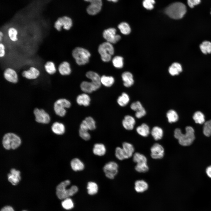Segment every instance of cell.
<instances>
[{
	"mask_svg": "<svg viewBox=\"0 0 211 211\" xmlns=\"http://www.w3.org/2000/svg\"><path fill=\"white\" fill-rule=\"evenodd\" d=\"M186 132L182 133L179 128H176L174 131V137L178 141L180 144L183 146H188L191 144L195 139L194 130L191 126L186 128Z\"/></svg>",
	"mask_w": 211,
	"mask_h": 211,
	"instance_id": "6da1fadb",
	"label": "cell"
},
{
	"mask_svg": "<svg viewBox=\"0 0 211 211\" xmlns=\"http://www.w3.org/2000/svg\"><path fill=\"white\" fill-rule=\"evenodd\" d=\"M186 6L180 2L173 3L165 9V13L170 18L175 19L182 18L187 11Z\"/></svg>",
	"mask_w": 211,
	"mask_h": 211,
	"instance_id": "7a4b0ae2",
	"label": "cell"
},
{
	"mask_svg": "<svg viewBox=\"0 0 211 211\" xmlns=\"http://www.w3.org/2000/svg\"><path fill=\"white\" fill-rule=\"evenodd\" d=\"M70 184V181L67 180L61 182L57 186L56 195L59 199H64L77 192L78 189L76 186H72L70 188L67 189V186Z\"/></svg>",
	"mask_w": 211,
	"mask_h": 211,
	"instance_id": "3957f363",
	"label": "cell"
},
{
	"mask_svg": "<svg viewBox=\"0 0 211 211\" xmlns=\"http://www.w3.org/2000/svg\"><path fill=\"white\" fill-rule=\"evenodd\" d=\"M21 140L20 137L13 133H8L3 136L2 144L6 149H15L21 144Z\"/></svg>",
	"mask_w": 211,
	"mask_h": 211,
	"instance_id": "277c9868",
	"label": "cell"
},
{
	"mask_svg": "<svg viewBox=\"0 0 211 211\" xmlns=\"http://www.w3.org/2000/svg\"><path fill=\"white\" fill-rule=\"evenodd\" d=\"M72 55L76 63L81 65H84L89 62L91 54L86 49L77 47L72 51Z\"/></svg>",
	"mask_w": 211,
	"mask_h": 211,
	"instance_id": "5b68a950",
	"label": "cell"
},
{
	"mask_svg": "<svg viewBox=\"0 0 211 211\" xmlns=\"http://www.w3.org/2000/svg\"><path fill=\"white\" fill-rule=\"evenodd\" d=\"M98 52L102 60L107 62L111 60L112 56L114 54V50L112 44L106 41L99 45Z\"/></svg>",
	"mask_w": 211,
	"mask_h": 211,
	"instance_id": "8992f818",
	"label": "cell"
},
{
	"mask_svg": "<svg viewBox=\"0 0 211 211\" xmlns=\"http://www.w3.org/2000/svg\"><path fill=\"white\" fill-rule=\"evenodd\" d=\"M71 106L70 102L65 98H60L56 101L54 104V110L55 114L60 117H63L66 114L65 108Z\"/></svg>",
	"mask_w": 211,
	"mask_h": 211,
	"instance_id": "52a82bcc",
	"label": "cell"
},
{
	"mask_svg": "<svg viewBox=\"0 0 211 211\" xmlns=\"http://www.w3.org/2000/svg\"><path fill=\"white\" fill-rule=\"evenodd\" d=\"M72 25L71 19L67 16H64L59 18L55 22L54 28L58 31H60L62 27L64 29L68 30L70 29Z\"/></svg>",
	"mask_w": 211,
	"mask_h": 211,
	"instance_id": "ba28073f",
	"label": "cell"
},
{
	"mask_svg": "<svg viewBox=\"0 0 211 211\" xmlns=\"http://www.w3.org/2000/svg\"><path fill=\"white\" fill-rule=\"evenodd\" d=\"M118 165L115 162L110 161L103 166V170L106 176L110 179H113L118 172Z\"/></svg>",
	"mask_w": 211,
	"mask_h": 211,
	"instance_id": "9c48e42d",
	"label": "cell"
},
{
	"mask_svg": "<svg viewBox=\"0 0 211 211\" xmlns=\"http://www.w3.org/2000/svg\"><path fill=\"white\" fill-rule=\"evenodd\" d=\"M33 114L37 122L43 124L49 123L50 120V116L44 109L35 108L33 110Z\"/></svg>",
	"mask_w": 211,
	"mask_h": 211,
	"instance_id": "30bf717a",
	"label": "cell"
},
{
	"mask_svg": "<svg viewBox=\"0 0 211 211\" xmlns=\"http://www.w3.org/2000/svg\"><path fill=\"white\" fill-rule=\"evenodd\" d=\"M116 30L114 28H110L105 30L103 32V36L107 42L115 44L121 39L120 36L116 34Z\"/></svg>",
	"mask_w": 211,
	"mask_h": 211,
	"instance_id": "8fae6325",
	"label": "cell"
},
{
	"mask_svg": "<svg viewBox=\"0 0 211 211\" xmlns=\"http://www.w3.org/2000/svg\"><path fill=\"white\" fill-rule=\"evenodd\" d=\"M90 2V4L87 8L88 13L94 15L98 13L101 10L102 6L101 0H84Z\"/></svg>",
	"mask_w": 211,
	"mask_h": 211,
	"instance_id": "7c38bea8",
	"label": "cell"
},
{
	"mask_svg": "<svg viewBox=\"0 0 211 211\" xmlns=\"http://www.w3.org/2000/svg\"><path fill=\"white\" fill-rule=\"evenodd\" d=\"M151 156L153 159H159L162 158L164 155V147L160 144H154L150 149Z\"/></svg>",
	"mask_w": 211,
	"mask_h": 211,
	"instance_id": "4fadbf2b",
	"label": "cell"
},
{
	"mask_svg": "<svg viewBox=\"0 0 211 211\" xmlns=\"http://www.w3.org/2000/svg\"><path fill=\"white\" fill-rule=\"evenodd\" d=\"M4 78L8 81L16 83L18 81V75L15 70L11 68L6 69L4 73Z\"/></svg>",
	"mask_w": 211,
	"mask_h": 211,
	"instance_id": "5bb4252c",
	"label": "cell"
},
{
	"mask_svg": "<svg viewBox=\"0 0 211 211\" xmlns=\"http://www.w3.org/2000/svg\"><path fill=\"white\" fill-rule=\"evenodd\" d=\"M80 127V129L84 130H93L96 128L95 122L92 117H87L82 121Z\"/></svg>",
	"mask_w": 211,
	"mask_h": 211,
	"instance_id": "9a60e30c",
	"label": "cell"
},
{
	"mask_svg": "<svg viewBox=\"0 0 211 211\" xmlns=\"http://www.w3.org/2000/svg\"><path fill=\"white\" fill-rule=\"evenodd\" d=\"M8 179L13 185H17L21 179L20 172L14 169L10 170V173L8 174Z\"/></svg>",
	"mask_w": 211,
	"mask_h": 211,
	"instance_id": "2e32d148",
	"label": "cell"
},
{
	"mask_svg": "<svg viewBox=\"0 0 211 211\" xmlns=\"http://www.w3.org/2000/svg\"><path fill=\"white\" fill-rule=\"evenodd\" d=\"M40 72L37 69L33 67H30L27 71H24L22 73V76L28 79H33L37 78L40 75Z\"/></svg>",
	"mask_w": 211,
	"mask_h": 211,
	"instance_id": "e0dca14e",
	"label": "cell"
},
{
	"mask_svg": "<svg viewBox=\"0 0 211 211\" xmlns=\"http://www.w3.org/2000/svg\"><path fill=\"white\" fill-rule=\"evenodd\" d=\"M86 76L91 80V82L98 89L100 87L101 84V77L97 73L93 71H89L86 73Z\"/></svg>",
	"mask_w": 211,
	"mask_h": 211,
	"instance_id": "ac0fdd59",
	"label": "cell"
},
{
	"mask_svg": "<svg viewBox=\"0 0 211 211\" xmlns=\"http://www.w3.org/2000/svg\"><path fill=\"white\" fill-rule=\"evenodd\" d=\"M135 121L132 117L130 115L125 116L122 121L124 127L128 130H132L135 124Z\"/></svg>",
	"mask_w": 211,
	"mask_h": 211,
	"instance_id": "d6986e66",
	"label": "cell"
},
{
	"mask_svg": "<svg viewBox=\"0 0 211 211\" xmlns=\"http://www.w3.org/2000/svg\"><path fill=\"white\" fill-rule=\"evenodd\" d=\"M80 88L83 91L86 93H90L98 89L91 81H83L80 84Z\"/></svg>",
	"mask_w": 211,
	"mask_h": 211,
	"instance_id": "ffe728a7",
	"label": "cell"
},
{
	"mask_svg": "<svg viewBox=\"0 0 211 211\" xmlns=\"http://www.w3.org/2000/svg\"><path fill=\"white\" fill-rule=\"evenodd\" d=\"M122 78L123 81V85L125 87H130L133 84V76L130 72H123L122 74Z\"/></svg>",
	"mask_w": 211,
	"mask_h": 211,
	"instance_id": "44dd1931",
	"label": "cell"
},
{
	"mask_svg": "<svg viewBox=\"0 0 211 211\" xmlns=\"http://www.w3.org/2000/svg\"><path fill=\"white\" fill-rule=\"evenodd\" d=\"M71 167L74 171H80L83 170L84 168V163L79 159H73L70 162Z\"/></svg>",
	"mask_w": 211,
	"mask_h": 211,
	"instance_id": "7402d4cb",
	"label": "cell"
},
{
	"mask_svg": "<svg viewBox=\"0 0 211 211\" xmlns=\"http://www.w3.org/2000/svg\"><path fill=\"white\" fill-rule=\"evenodd\" d=\"M65 127L62 123L56 122H54L51 126V130L55 134L57 135H62L65 132Z\"/></svg>",
	"mask_w": 211,
	"mask_h": 211,
	"instance_id": "603a6c76",
	"label": "cell"
},
{
	"mask_svg": "<svg viewBox=\"0 0 211 211\" xmlns=\"http://www.w3.org/2000/svg\"><path fill=\"white\" fill-rule=\"evenodd\" d=\"M148 188L147 183L143 180H138L135 182L134 188L137 192H144L147 190Z\"/></svg>",
	"mask_w": 211,
	"mask_h": 211,
	"instance_id": "cb8c5ba5",
	"label": "cell"
},
{
	"mask_svg": "<svg viewBox=\"0 0 211 211\" xmlns=\"http://www.w3.org/2000/svg\"><path fill=\"white\" fill-rule=\"evenodd\" d=\"M77 103L79 105L85 106H89L91 101L89 96L87 94L84 93L78 96L76 99Z\"/></svg>",
	"mask_w": 211,
	"mask_h": 211,
	"instance_id": "d4e9b609",
	"label": "cell"
},
{
	"mask_svg": "<svg viewBox=\"0 0 211 211\" xmlns=\"http://www.w3.org/2000/svg\"><path fill=\"white\" fill-rule=\"evenodd\" d=\"M58 70L62 75H67L70 74L71 70L69 63L67 62L64 61L61 63L58 67Z\"/></svg>",
	"mask_w": 211,
	"mask_h": 211,
	"instance_id": "484cf974",
	"label": "cell"
},
{
	"mask_svg": "<svg viewBox=\"0 0 211 211\" xmlns=\"http://www.w3.org/2000/svg\"><path fill=\"white\" fill-rule=\"evenodd\" d=\"M93 152L96 155L103 156L105 154L106 152V147L103 144L96 143L94 145Z\"/></svg>",
	"mask_w": 211,
	"mask_h": 211,
	"instance_id": "4316f807",
	"label": "cell"
},
{
	"mask_svg": "<svg viewBox=\"0 0 211 211\" xmlns=\"http://www.w3.org/2000/svg\"><path fill=\"white\" fill-rule=\"evenodd\" d=\"M182 70L181 65L177 62L173 63L169 69V73L171 75L173 76L178 75Z\"/></svg>",
	"mask_w": 211,
	"mask_h": 211,
	"instance_id": "83f0119b",
	"label": "cell"
},
{
	"mask_svg": "<svg viewBox=\"0 0 211 211\" xmlns=\"http://www.w3.org/2000/svg\"><path fill=\"white\" fill-rule=\"evenodd\" d=\"M122 148L127 159L132 156L135 149L132 144L127 142H124L122 144Z\"/></svg>",
	"mask_w": 211,
	"mask_h": 211,
	"instance_id": "f1b7e54d",
	"label": "cell"
},
{
	"mask_svg": "<svg viewBox=\"0 0 211 211\" xmlns=\"http://www.w3.org/2000/svg\"><path fill=\"white\" fill-rule=\"evenodd\" d=\"M136 131L139 135L143 137H147L150 133L149 128L145 123H143L137 127L136 128Z\"/></svg>",
	"mask_w": 211,
	"mask_h": 211,
	"instance_id": "f546056e",
	"label": "cell"
},
{
	"mask_svg": "<svg viewBox=\"0 0 211 211\" xmlns=\"http://www.w3.org/2000/svg\"><path fill=\"white\" fill-rule=\"evenodd\" d=\"M151 134L156 140L161 139L163 136V132L162 129L158 126H155L151 131Z\"/></svg>",
	"mask_w": 211,
	"mask_h": 211,
	"instance_id": "4dcf8cb0",
	"label": "cell"
},
{
	"mask_svg": "<svg viewBox=\"0 0 211 211\" xmlns=\"http://www.w3.org/2000/svg\"><path fill=\"white\" fill-rule=\"evenodd\" d=\"M114 81V79L112 76L103 75L101 77V84L107 87L111 86Z\"/></svg>",
	"mask_w": 211,
	"mask_h": 211,
	"instance_id": "1f68e13d",
	"label": "cell"
},
{
	"mask_svg": "<svg viewBox=\"0 0 211 211\" xmlns=\"http://www.w3.org/2000/svg\"><path fill=\"white\" fill-rule=\"evenodd\" d=\"M130 98L128 95L125 92L123 93L118 98L117 101L121 106L124 107L129 103Z\"/></svg>",
	"mask_w": 211,
	"mask_h": 211,
	"instance_id": "d6a6232c",
	"label": "cell"
},
{
	"mask_svg": "<svg viewBox=\"0 0 211 211\" xmlns=\"http://www.w3.org/2000/svg\"><path fill=\"white\" fill-rule=\"evenodd\" d=\"M166 117L168 122L170 123L176 122L178 118L177 113L173 110H170L167 112Z\"/></svg>",
	"mask_w": 211,
	"mask_h": 211,
	"instance_id": "836d02e7",
	"label": "cell"
},
{
	"mask_svg": "<svg viewBox=\"0 0 211 211\" xmlns=\"http://www.w3.org/2000/svg\"><path fill=\"white\" fill-rule=\"evenodd\" d=\"M88 193L90 195H93L96 194L98 190V187L96 183L93 181H90L88 183L87 185Z\"/></svg>",
	"mask_w": 211,
	"mask_h": 211,
	"instance_id": "e575fe53",
	"label": "cell"
},
{
	"mask_svg": "<svg viewBox=\"0 0 211 211\" xmlns=\"http://www.w3.org/2000/svg\"><path fill=\"white\" fill-rule=\"evenodd\" d=\"M133 161L137 164L147 163V159L143 154L138 152L135 153L133 156Z\"/></svg>",
	"mask_w": 211,
	"mask_h": 211,
	"instance_id": "d590c367",
	"label": "cell"
},
{
	"mask_svg": "<svg viewBox=\"0 0 211 211\" xmlns=\"http://www.w3.org/2000/svg\"><path fill=\"white\" fill-rule=\"evenodd\" d=\"M200 47L204 54L211 53V42L209 41H205L203 42L200 45Z\"/></svg>",
	"mask_w": 211,
	"mask_h": 211,
	"instance_id": "8d00e7d4",
	"label": "cell"
},
{
	"mask_svg": "<svg viewBox=\"0 0 211 211\" xmlns=\"http://www.w3.org/2000/svg\"><path fill=\"white\" fill-rule=\"evenodd\" d=\"M118 28L121 33L123 34L127 35L129 34L131 31L129 25L127 23L122 22L118 25Z\"/></svg>",
	"mask_w": 211,
	"mask_h": 211,
	"instance_id": "74e56055",
	"label": "cell"
},
{
	"mask_svg": "<svg viewBox=\"0 0 211 211\" xmlns=\"http://www.w3.org/2000/svg\"><path fill=\"white\" fill-rule=\"evenodd\" d=\"M45 68L46 72L49 74L52 75L55 73L56 69L54 63L52 61H48L45 64Z\"/></svg>",
	"mask_w": 211,
	"mask_h": 211,
	"instance_id": "f35d334b",
	"label": "cell"
},
{
	"mask_svg": "<svg viewBox=\"0 0 211 211\" xmlns=\"http://www.w3.org/2000/svg\"><path fill=\"white\" fill-rule=\"evenodd\" d=\"M193 119L195 123L202 124L205 122V116L204 114L200 111L196 112L193 116Z\"/></svg>",
	"mask_w": 211,
	"mask_h": 211,
	"instance_id": "ab89813d",
	"label": "cell"
},
{
	"mask_svg": "<svg viewBox=\"0 0 211 211\" xmlns=\"http://www.w3.org/2000/svg\"><path fill=\"white\" fill-rule=\"evenodd\" d=\"M123 58L120 56H116L112 60L113 66L117 68H122L123 66Z\"/></svg>",
	"mask_w": 211,
	"mask_h": 211,
	"instance_id": "60d3db41",
	"label": "cell"
},
{
	"mask_svg": "<svg viewBox=\"0 0 211 211\" xmlns=\"http://www.w3.org/2000/svg\"><path fill=\"white\" fill-rule=\"evenodd\" d=\"M115 156L119 160H122L127 159L123 149L120 147H117L115 150Z\"/></svg>",
	"mask_w": 211,
	"mask_h": 211,
	"instance_id": "b9f144b4",
	"label": "cell"
},
{
	"mask_svg": "<svg viewBox=\"0 0 211 211\" xmlns=\"http://www.w3.org/2000/svg\"><path fill=\"white\" fill-rule=\"evenodd\" d=\"M61 204L63 208L66 210L71 209L74 207V204L72 201L69 198L64 199Z\"/></svg>",
	"mask_w": 211,
	"mask_h": 211,
	"instance_id": "7bdbcfd3",
	"label": "cell"
},
{
	"mask_svg": "<svg viewBox=\"0 0 211 211\" xmlns=\"http://www.w3.org/2000/svg\"><path fill=\"white\" fill-rule=\"evenodd\" d=\"M203 133L206 136H211V120L205 122L203 127Z\"/></svg>",
	"mask_w": 211,
	"mask_h": 211,
	"instance_id": "ee69618b",
	"label": "cell"
},
{
	"mask_svg": "<svg viewBox=\"0 0 211 211\" xmlns=\"http://www.w3.org/2000/svg\"><path fill=\"white\" fill-rule=\"evenodd\" d=\"M18 32L17 30L13 27L10 28L8 30V36L10 39L13 41L18 40L17 37Z\"/></svg>",
	"mask_w": 211,
	"mask_h": 211,
	"instance_id": "f6af8a7d",
	"label": "cell"
},
{
	"mask_svg": "<svg viewBox=\"0 0 211 211\" xmlns=\"http://www.w3.org/2000/svg\"><path fill=\"white\" fill-rule=\"evenodd\" d=\"M135 169L138 172L144 173L148 171L149 167L147 163L138 164L135 166Z\"/></svg>",
	"mask_w": 211,
	"mask_h": 211,
	"instance_id": "bcb514c9",
	"label": "cell"
},
{
	"mask_svg": "<svg viewBox=\"0 0 211 211\" xmlns=\"http://www.w3.org/2000/svg\"><path fill=\"white\" fill-rule=\"evenodd\" d=\"M154 0H144L142 2L143 7L148 10L152 9L154 8V4L155 3Z\"/></svg>",
	"mask_w": 211,
	"mask_h": 211,
	"instance_id": "7dc6e473",
	"label": "cell"
},
{
	"mask_svg": "<svg viewBox=\"0 0 211 211\" xmlns=\"http://www.w3.org/2000/svg\"><path fill=\"white\" fill-rule=\"evenodd\" d=\"M79 134L80 136L84 140L87 141L90 139L91 135L88 130L79 129Z\"/></svg>",
	"mask_w": 211,
	"mask_h": 211,
	"instance_id": "c3c4849f",
	"label": "cell"
},
{
	"mask_svg": "<svg viewBox=\"0 0 211 211\" xmlns=\"http://www.w3.org/2000/svg\"><path fill=\"white\" fill-rule=\"evenodd\" d=\"M130 108L132 110L136 112L144 108L139 101H137L132 103L130 105Z\"/></svg>",
	"mask_w": 211,
	"mask_h": 211,
	"instance_id": "681fc988",
	"label": "cell"
},
{
	"mask_svg": "<svg viewBox=\"0 0 211 211\" xmlns=\"http://www.w3.org/2000/svg\"><path fill=\"white\" fill-rule=\"evenodd\" d=\"M201 0H187V4L191 8H193L194 6L199 4Z\"/></svg>",
	"mask_w": 211,
	"mask_h": 211,
	"instance_id": "f907efd6",
	"label": "cell"
},
{
	"mask_svg": "<svg viewBox=\"0 0 211 211\" xmlns=\"http://www.w3.org/2000/svg\"><path fill=\"white\" fill-rule=\"evenodd\" d=\"M146 114V111L144 108L142 109L136 111L135 115V116L138 118H140L144 116Z\"/></svg>",
	"mask_w": 211,
	"mask_h": 211,
	"instance_id": "816d5d0a",
	"label": "cell"
},
{
	"mask_svg": "<svg viewBox=\"0 0 211 211\" xmlns=\"http://www.w3.org/2000/svg\"><path fill=\"white\" fill-rule=\"evenodd\" d=\"M5 47L4 45L1 43L0 44V57H2L5 55Z\"/></svg>",
	"mask_w": 211,
	"mask_h": 211,
	"instance_id": "f5cc1de1",
	"label": "cell"
},
{
	"mask_svg": "<svg viewBox=\"0 0 211 211\" xmlns=\"http://www.w3.org/2000/svg\"><path fill=\"white\" fill-rule=\"evenodd\" d=\"M1 211H15L13 208L10 206H6L3 207Z\"/></svg>",
	"mask_w": 211,
	"mask_h": 211,
	"instance_id": "db71d44e",
	"label": "cell"
},
{
	"mask_svg": "<svg viewBox=\"0 0 211 211\" xmlns=\"http://www.w3.org/2000/svg\"><path fill=\"white\" fill-rule=\"evenodd\" d=\"M206 173L208 176L211 178V166H209L207 168Z\"/></svg>",
	"mask_w": 211,
	"mask_h": 211,
	"instance_id": "11a10c76",
	"label": "cell"
},
{
	"mask_svg": "<svg viewBox=\"0 0 211 211\" xmlns=\"http://www.w3.org/2000/svg\"><path fill=\"white\" fill-rule=\"evenodd\" d=\"M3 33L1 32H0V42H1V41L2 40V38L3 37Z\"/></svg>",
	"mask_w": 211,
	"mask_h": 211,
	"instance_id": "9f6ffc18",
	"label": "cell"
},
{
	"mask_svg": "<svg viewBox=\"0 0 211 211\" xmlns=\"http://www.w3.org/2000/svg\"><path fill=\"white\" fill-rule=\"evenodd\" d=\"M108 0V1H112L114 2H117V1H118V0Z\"/></svg>",
	"mask_w": 211,
	"mask_h": 211,
	"instance_id": "6f0895ef",
	"label": "cell"
},
{
	"mask_svg": "<svg viewBox=\"0 0 211 211\" xmlns=\"http://www.w3.org/2000/svg\"><path fill=\"white\" fill-rule=\"evenodd\" d=\"M22 211H26L25 210H22Z\"/></svg>",
	"mask_w": 211,
	"mask_h": 211,
	"instance_id": "680465c9",
	"label": "cell"
},
{
	"mask_svg": "<svg viewBox=\"0 0 211 211\" xmlns=\"http://www.w3.org/2000/svg\"><path fill=\"white\" fill-rule=\"evenodd\" d=\"M210 14H211V12H210Z\"/></svg>",
	"mask_w": 211,
	"mask_h": 211,
	"instance_id": "91938a15",
	"label": "cell"
}]
</instances>
